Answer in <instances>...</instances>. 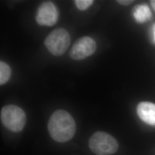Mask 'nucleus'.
I'll use <instances>...</instances> for the list:
<instances>
[{"instance_id": "nucleus-1", "label": "nucleus", "mask_w": 155, "mask_h": 155, "mask_svg": "<svg viewBox=\"0 0 155 155\" xmlns=\"http://www.w3.org/2000/svg\"><path fill=\"white\" fill-rule=\"evenodd\" d=\"M48 129L52 139L59 143H65L74 137L77 127L73 117L68 112L58 110L50 117Z\"/></svg>"}, {"instance_id": "nucleus-2", "label": "nucleus", "mask_w": 155, "mask_h": 155, "mask_svg": "<svg viewBox=\"0 0 155 155\" xmlns=\"http://www.w3.org/2000/svg\"><path fill=\"white\" fill-rule=\"evenodd\" d=\"M90 150L97 155H110L118 149L116 139L109 133L98 131L94 133L89 141Z\"/></svg>"}, {"instance_id": "nucleus-3", "label": "nucleus", "mask_w": 155, "mask_h": 155, "mask_svg": "<svg viewBox=\"0 0 155 155\" xmlns=\"http://www.w3.org/2000/svg\"><path fill=\"white\" fill-rule=\"evenodd\" d=\"M2 124L11 131L19 132L26 124V115L21 108L14 105L4 106L1 111Z\"/></svg>"}, {"instance_id": "nucleus-4", "label": "nucleus", "mask_w": 155, "mask_h": 155, "mask_svg": "<svg viewBox=\"0 0 155 155\" xmlns=\"http://www.w3.org/2000/svg\"><path fill=\"white\" fill-rule=\"evenodd\" d=\"M71 43L70 35L64 28H57L51 31L45 39V45L54 55L64 54Z\"/></svg>"}, {"instance_id": "nucleus-5", "label": "nucleus", "mask_w": 155, "mask_h": 155, "mask_svg": "<svg viewBox=\"0 0 155 155\" xmlns=\"http://www.w3.org/2000/svg\"><path fill=\"white\" fill-rule=\"evenodd\" d=\"M96 48L97 45L94 39L89 36H83L75 41L69 54L72 59L81 61L93 55Z\"/></svg>"}, {"instance_id": "nucleus-6", "label": "nucleus", "mask_w": 155, "mask_h": 155, "mask_svg": "<svg viewBox=\"0 0 155 155\" xmlns=\"http://www.w3.org/2000/svg\"><path fill=\"white\" fill-rule=\"evenodd\" d=\"M59 12L56 6L51 2H43L39 6L36 19L40 25L51 27L58 20Z\"/></svg>"}, {"instance_id": "nucleus-7", "label": "nucleus", "mask_w": 155, "mask_h": 155, "mask_svg": "<svg viewBox=\"0 0 155 155\" xmlns=\"http://www.w3.org/2000/svg\"><path fill=\"white\" fill-rule=\"evenodd\" d=\"M137 113L143 122L155 126V104L150 102H141L137 106Z\"/></svg>"}, {"instance_id": "nucleus-8", "label": "nucleus", "mask_w": 155, "mask_h": 155, "mask_svg": "<svg viewBox=\"0 0 155 155\" xmlns=\"http://www.w3.org/2000/svg\"><path fill=\"white\" fill-rule=\"evenodd\" d=\"M133 15L137 22L140 24H143L150 20L152 16V13L147 5L140 4L136 6L134 8Z\"/></svg>"}, {"instance_id": "nucleus-9", "label": "nucleus", "mask_w": 155, "mask_h": 155, "mask_svg": "<svg viewBox=\"0 0 155 155\" xmlns=\"http://www.w3.org/2000/svg\"><path fill=\"white\" fill-rule=\"evenodd\" d=\"M11 76V69L6 63L0 61V84L6 83Z\"/></svg>"}, {"instance_id": "nucleus-10", "label": "nucleus", "mask_w": 155, "mask_h": 155, "mask_svg": "<svg viewBox=\"0 0 155 155\" xmlns=\"http://www.w3.org/2000/svg\"><path fill=\"white\" fill-rule=\"evenodd\" d=\"M78 8L81 11H84L91 5L94 1L93 0H76L75 1Z\"/></svg>"}, {"instance_id": "nucleus-11", "label": "nucleus", "mask_w": 155, "mask_h": 155, "mask_svg": "<svg viewBox=\"0 0 155 155\" xmlns=\"http://www.w3.org/2000/svg\"><path fill=\"white\" fill-rule=\"evenodd\" d=\"M117 2L124 6H127L129 5L130 4H131L132 2H134V1H132V0H118L117 1Z\"/></svg>"}, {"instance_id": "nucleus-12", "label": "nucleus", "mask_w": 155, "mask_h": 155, "mask_svg": "<svg viewBox=\"0 0 155 155\" xmlns=\"http://www.w3.org/2000/svg\"><path fill=\"white\" fill-rule=\"evenodd\" d=\"M152 36L153 43L155 44V23L152 27Z\"/></svg>"}, {"instance_id": "nucleus-13", "label": "nucleus", "mask_w": 155, "mask_h": 155, "mask_svg": "<svg viewBox=\"0 0 155 155\" xmlns=\"http://www.w3.org/2000/svg\"><path fill=\"white\" fill-rule=\"evenodd\" d=\"M150 4H151L152 7L153 8V9H154V11L155 12V0L150 1Z\"/></svg>"}]
</instances>
